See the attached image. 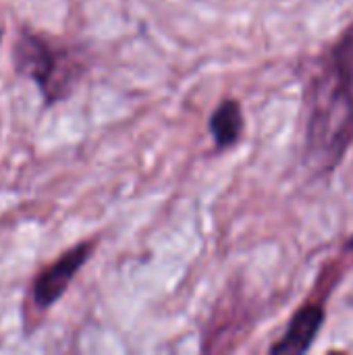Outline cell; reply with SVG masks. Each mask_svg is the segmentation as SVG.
Wrapping results in <instances>:
<instances>
[{
    "instance_id": "cell-1",
    "label": "cell",
    "mask_w": 353,
    "mask_h": 355,
    "mask_svg": "<svg viewBox=\"0 0 353 355\" xmlns=\"http://www.w3.org/2000/svg\"><path fill=\"white\" fill-rule=\"evenodd\" d=\"M310 102L308 156L320 171H329L341 160L353 137V25L316 79Z\"/></svg>"
},
{
    "instance_id": "cell-2",
    "label": "cell",
    "mask_w": 353,
    "mask_h": 355,
    "mask_svg": "<svg viewBox=\"0 0 353 355\" xmlns=\"http://www.w3.org/2000/svg\"><path fill=\"white\" fill-rule=\"evenodd\" d=\"M12 62L19 75L37 85L48 106L67 100L83 75V62L69 46L31 29H21L17 35Z\"/></svg>"
},
{
    "instance_id": "cell-3",
    "label": "cell",
    "mask_w": 353,
    "mask_h": 355,
    "mask_svg": "<svg viewBox=\"0 0 353 355\" xmlns=\"http://www.w3.org/2000/svg\"><path fill=\"white\" fill-rule=\"evenodd\" d=\"M94 248H96V241H81L73 245L56 262L46 266L33 279L29 297H31V308L35 312H46L64 295L71 281L77 277L79 268L89 260Z\"/></svg>"
},
{
    "instance_id": "cell-4",
    "label": "cell",
    "mask_w": 353,
    "mask_h": 355,
    "mask_svg": "<svg viewBox=\"0 0 353 355\" xmlns=\"http://www.w3.org/2000/svg\"><path fill=\"white\" fill-rule=\"evenodd\" d=\"M322 318H325V312L318 306H306L304 310L295 314V318L289 324V331L270 352L287 355H300L308 352L310 345L314 343V337L318 335L322 327Z\"/></svg>"
},
{
    "instance_id": "cell-5",
    "label": "cell",
    "mask_w": 353,
    "mask_h": 355,
    "mask_svg": "<svg viewBox=\"0 0 353 355\" xmlns=\"http://www.w3.org/2000/svg\"><path fill=\"white\" fill-rule=\"evenodd\" d=\"M243 131V114L237 100H225L210 116V133L218 148H231L237 144Z\"/></svg>"
},
{
    "instance_id": "cell-6",
    "label": "cell",
    "mask_w": 353,
    "mask_h": 355,
    "mask_svg": "<svg viewBox=\"0 0 353 355\" xmlns=\"http://www.w3.org/2000/svg\"><path fill=\"white\" fill-rule=\"evenodd\" d=\"M350 250H353V237H352V243H350Z\"/></svg>"
}]
</instances>
